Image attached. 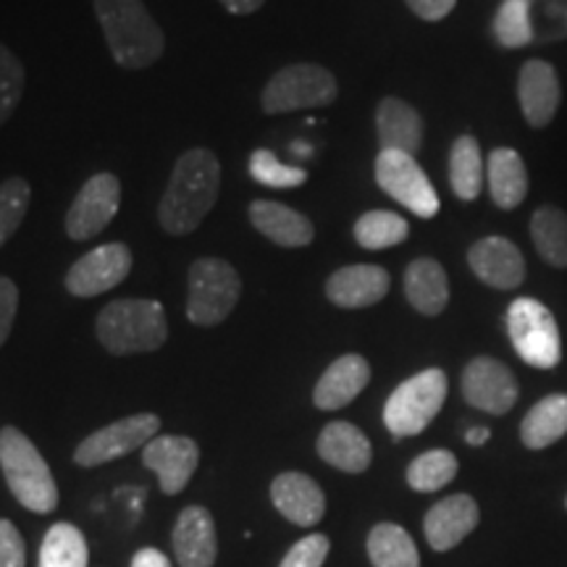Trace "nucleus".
<instances>
[{"mask_svg": "<svg viewBox=\"0 0 567 567\" xmlns=\"http://www.w3.org/2000/svg\"><path fill=\"white\" fill-rule=\"evenodd\" d=\"M486 182V161L481 155L478 140L471 134L455 140L450 151V187L463 203H473Z\"/></svg>", "mask_w": 567, "mask_h": 567, "instance_id": "28", "label": "nucleus"}, {"mask_svg": "<svg viewBox=\"0 0 567 567\" xmlns=\"http://www.w3.org/2000/svg\"><path fill=\"white\" fill-rule=\"evenodd\" d=\"M567 434V394H549L528 410L520 439L528 450H544Z\"/></svg>", "mask_w": 567, "mask_h": 567, "instance_id": "27", "label": "nucleus"}, {"mask_svg": "<svg viewBox=\"0 0 567 567\" xmlns=\"http://www.w3.org/2000/svg\"><path fill=\"white\" fill-rule=\"evenodd\" d=\"M111 59L124 69H147L166 51L158 21L142 0H92Z\"/></svg>", "mask_w": 567, "mask_h": 567, "instance_id": "2", "label": "nucleus"}, {"mask_svg": "<svg viewBox=\"0 0 567 567\" xmlns=\"http://www.w3.org/2000/svg\"><path fill=\"white\" fill-rule=\"evenodd\" d=\"M423 116L402 97L389 95L375 109V134H379L381 151H396L415 155L423 147Z\"/></svg>", "mask_w": 567, "mask_h": 567, "instance_id": "20", "label": "nucleus"}, {"mask_svg": "<svg viewBox=\"0 0 567 567\" xmlns=\"http://www.w3.org/2000/svg\"><path fill=\"white\" fill-rule=\"evenodd\" d=\"M457 457L450 450H431L417 455L408 467V484L410 488L421 494L439 492V488L450 484L457 476Z\"/></svg>", "mask_w": 567, "mask_h": 567, "instance_id": "33", "label": "nucleus"}, {"mask_svg": "<svg viewBox=\"0 0 567 567\" xmlns=\"http://www.w3.org/2000/svg\"><path fill=\"white\" fill-rule=\"evenodd\" d=\"M27 547L11 520H0V567H24Z\"/></svg>", "mask_w": 567, "mask_h": 567, "instance_id": "39", "label": "nucleus"}, {"mask_svg": "<svg viewBox=\"0 0 567 567\" xmlns=\"http://www.w3.org/2000/svg\"><path fill=\"white\" fill-rule=\"evenodd\" d=\"M368 557L373 567H421L415 542L405 528L394 523H379L368 536Z\"/></svg>", "mask_w": 567, "mask_h": 567, "instance_id": "30", "label": "nucleus"}, {"mask_svg": "<svg viewBox=\"0 0 567 567\" xmlns=\"http://www.w3.org/2000/svg\"><path fill=\"white\" fill-rule=\"evenodd\" d=\"M375 182L384 193L415 213L417 218H434L442 203H439V195L434 184L429 182V176L413 155L396 153V151H381L375 155Z\"/></svg>", "mask_w": 567, "mask_h": 567, "instance_id": "9", "label": "nucleus"}, {"mask_svg": "<svg viewBox=\"0 0 567 567\" xmlns=\"http://www.w3.org/2000/svg\"><path fill=\"white\" fill-rule=\"evenodd\" d=\"M446 373L439 368H429L410 375L394 389L392 396L384 405V425L389 434L396 439L417 436L421 431L429 429L446 400Z\"/></svg>", "mask_w": 567, "mask_h": 567, "instance_id": "7", "label": "nucleus"}, {"mask_svg": "<svg viewBox=\"0 0 567 567\" xmlns=\"http://www.w3.org/2000/svg\"><path fill=\"white\" fill-rule=\"evenodd\" d=\"M243 297V279L237 268L221 258H200L189 266L187 318L210 329L234 313Z\"/></svg>", "mask_w": 567, "mask_h": 567, "instance_id": "6", "label": "nucleus"}, {"mask_svg": "<svg viewBox=\"0 0 567 567\" xmlns=\"http://www.w3.org/2000/svg\"><path fill=\"white\" fill-rule=\"evenodd\" d=\"M247 216L255 229L279 247H308L316 239L313 221L284 203L255 200Z\"/></svg>", "mask_w": 567, "mask_h": 567, "instance_id": "23", "label": "nucleus"}, {"mask_svg": "<svg viewBox=\"0 0 567 567\" xmlns=\"http://www.w3.org/2000/svg\"><path fill=\"white\" fill-rule=\"evenodd\" d=\"M161 431V417L153 413H140L122 417V421L105 425V429L90 434L84 442L76 446L74 463L82 467H97L118 460L124 455H132L140 446L153 442Z\"/></svg>", "mask_w": 567, "mask_h": 567, "instance_id": "10", "label": "nucleus"}, {"mask_svg": "<svg viewBox=\"0 0 567 567\" xmlns=\"http://www.w3.org/2000/svg\"><path fill=\"white\" fill-rule=\"evenodd\" d=\"M486 184L496 208L513 210L528 195V168L513 147H496L486 158Z\"/></svg>", "mask_w": 567, "mask_h": 567, "instance_id": "25", "label": "nucleus"}, {"mask_svg": "<svg viewBox=\"0 0 567 567\" xmlns=\"http://www.w3.org/2000/svg\"><path fill=\"white\" fill-rule=\"evenodd\" d=\"M172 544L176 563L182 567H213L218 555V538L208 509L200 505L182 509Z\"/></svg>", "mask_w": 567, "mask_h": 567, "instance_id": "19", "label": "nucleus"}, {"mask_svg": "<svg viewBox=\"0 0 567 567\" xmlns=\"http://www.w3.org/2000/svg\"><path fill=\"white\" fill-rule=\"evenodd\" d=\"M19 310V287L9 276H0V347L11 337L13 321Z\"/></svg>", "mask_w": 567, "mask_h": 567, "instance_id": "40", "label": "nucleus"}, {"mask_svg": "<svg viewBox=\"0 0 567 567\" xmlns=\"http://www.w3.org/2000/svg\"><path fill=\"white\" fill-rule=\"evenodd\" d=\"M354 243L365 250H386L410 237V224L392 210H368L354 221Z\"/></svg>", "mask_w": 567, "mask_h": 567, "instance_id": "32", "label": "nucleus"}, {"mask_svg": "<svg viewBox=\"0 0 567 567\" xmlns=\"http://www.w3.org/2000/svg\"><path fill=\"white\" fill-rule=\"evenodd\" d=\"M559 101H563V87H559L555 66L538 59L523 63L517 74V103H520L523 118L534 130H544L555 122Z\"/></svg>", "mask_w": 567, "mask_h": 567, "instance_id": "15", "label": "nucleus"}, {"mask_svg": "<svg viewBox=\"0 0 567 567\" xmlns=\"http://www.w3.org/2000/svg\"><path fill=\"white\" fill-rule=\"evenodd\" d=\"M392 287V276L386 268L373 264H354L344 266L329 276L326 281V297L334 302L337 308L360 310L371 308L389 295Z\"/></svg>", "mask_w": 567, "mask_h": 567, "instance_id": "17", "label": "nucleus"}, {"mask_svg": "<svg viewBox=\"0 0 567 567\" xmlns=\"http://www.w3.org/2000/svg\"><path fill=\"white\" fill-rule=\"evenodd\" d=\"M467 266L486 287L502 289V292L520 287L526 281V260H523L517 245L509 243L507 237L478 239L467 250Z\"/></svg>", "mask_w": 567, "mask_h": 567, "instance_id": "16", "label": "nucleus"}, {"mask_svg": "<svg viewBox=\"0 0 567 567\" xmlns=\"http://www.w3.org/2000/svg\"><path fill=\"white\" fill-rule=\"evenodd\" d=\"M27 74L17 53L0 42V126H3L19 109L21 97H24Z\"/></svg>", "mask_w": 567, "mask_h": 567, "instance_id": "37", "label": "nucleus"}, {"mask_svg": "<svg viewBox=\"0 0 567 567\" xmlns=\"http://www.w3.org/2000/svg\"><path fill=\"white\" fill-rule=\"evenodd\" d=\"M339 84L337 76L318 63H292L268 80L260 105L268 116L292 111L326 109L337 101Z\"/></svg>", "mask_w": 567, "mask_h": 567, "instance_id": "8", "label": "nucleus"}, {"mask_svg": "<svg viewBox=\"0 0 567 567\" xmlns=\"http://www.w3.org/2000/svg\"><path fill=\"white\" fill-rule=\"evenodd\" d=\"M32 203V187L24 176L0 182V250L17 234Z\"/></svg>", "mask_w": 567, "mask_h": 567, "instance_id": "35", "label": "nucleus"}, {"mask_svg": "<svg viewBox=\"0 0 567 567\" xmlns=\"http://www.w3.org/2000/svg\"><path fill=\"white\" fill-rule=\"evenodd\" d=\"M494 38L507 51L526 48L534 40L530 27V3L528 0H502L499 11L494 17Z\"/></svg>", "mask_w": 567, "mask_h": 567, "instance_id": "34", "label": "nucleus"}, {"mask_svg": "<svg viewBox=\"0 0 567 567\" xmlns=\"http://www.w3.org/2000/svg\"><path fill=\"white\" fill-rule=\"evenodd\" d=\"M530 239L544 264L567 268V213L563 208L542 205L530 216Z\"/></svg>", "mask_w": 567, "mask_h": 567, "instance_id": "29", "label": "nucleus"}, {"mask_svg": "<svg viewBox=\"0 0 567 567\" xmlns=\"http://www.w3.org/2000/svg\"><path fill=\"white\" fill-rule=\"evenodd\" d=\"M132 567H172V563H168V557L163 555V551L147 547V549H140L137 555H134Z\"/></svg>", "mask_w": 567, "mask_h": 567, "instance_id": "42", "label": "nucleus"}, {"mask_svg": "<svg viewBox=\"0 0 567 567\" xmlns=\"http://www.w3.org/2000/svg\"><path fill=\"white\" fill-rule=\"evenodd\" d=\"M271 499L279 513L295 526H316L326 513V496L321 486L305 473H281L271 484Z\"/></svg>", "mask_w": 567, "mask_h": 567, "instance_id": "22", "label": "nucleus"}, {"mask_svg": "<svg viewBox=\"0 0 567 567\" xmlns=\"http://www.w3.org/2000/svg\"><path fill=\"white\" fill-rule=\"evenodd\" d=\"M221 195V163L208 147H193L174 163L172 179L158 205L163 231L184 237L193 234Z\"/></svg>", "mask_w": 567, "mask_h": 567, "instance_id": "1", "label": "nucleus"}, {"mask_svg": "<svg viewBox=\"0 0 567 567\" xmlns=\"http://www.w3.org/2000/svg\"><path fill=\"white\" fill-rule=\"evenodd\" d=\"M478 526V505L473 496L455 494L446 499L436 502L434 507L425 513L423 530L429 538L431 549L446 551L457 547L463 538Z\"/></svg>", "mask_w": 567, "mask_h": 567, "instance_id": "18", "label": "nucleus"}, {"mask_svg": "<svg viewBox=\"0 0 567 567\" xmlns=\"http://www.w3.org/2000/svg\"><path fill=\"white\" fill-rule=\"evenodd\" d=\"M463 396L481 413L505 415L517 402V381L499 360L473 358L463 371Z\"/></svg>", "mask_w": 567, "mask_h": 567, "instance_id": "13", "label": "nucleus"}, {"mask_svg": "<svg viewBox=\"0 0 567 567\" xmlns=\"http://www.w3.org/2000/svg\"><path fill=\"white\" fill-rule=\"evenodd\" d=\"M405 6L423 21H442L455 11L457 0H405Z\"/></svg>", "mask_w": 567, "mask_h": 567, "instance_id": "41", "label": "nucleus"}, {"mask_svg": "<svg viewBox=\"0 0 567 567\" xmlns=\"http://www.w3.org/2000/svg\"><path fill=\"white\" fill-rule=\"evenodd\" d=\"M122 205V182L109 172L90 176L66 213V234L74 243H87L109 229Z\"/></svg>", "mask_w": 567, "mask_h": 567, "instance_id": "11", "label": "nucleus"}, {"mask_svg": "<svg viewBox=\"0 0 567 567\" xmlns=\"http://www.w3.org/2000/svg\"><path fill=\"white\" fill-rule=\"evenodd\" d=\"M371 381V365L363 354H342L326 368L313 389V402L318 410H342L358 396Z\"/></svg>", "mask_w": 567, "mask_h": 567, "instance_id": "21", "label": "nucleus"}, {"mask_svg": "<svg viewBox=\"0 0 567 567\" xmlns=\"http://www.w3.org/2000/svg\"><path fill=\"white\" fill-rule=\"evenodd\" d=\"M0 471L19 505L38 515L59 507V486L32 439L13 425L0 429Z\"/></svg>", "mask_w": 567, "mask_h": 567, "instance_id": "4", "label": "nucleus"}, {"mask_svg": "<svg viewBox=\"0 0 567 567\" xmlns=\"http://www.w3.org/2000/svg\"><path fill=\"white\" fill-rule=\"evenodd\" d=\"M142 463L158 476L161 492L174 496L187 488L200 465V446L189 436H155L142 446Z\"/></svg>", "mask_w": 567, "mask_h": 567, "instance_id": "14", "label": "nucleus"}, {"mask_svg": "<svg viewBox=\"0 0 567 567\" xmlns=\"http://www.w3.org/2000/svg\"><path fill=\"white\" fill-rule=\"evenodd\" d=\"M405 297L421 316L444 313L450 302V279L434 258H417L405 271Z\"/></svg>", "mask_w": 567, "mask_h": 567, "instance_id": "26", "label": "nucleus"}, {"mask_svg": "<svg viewBox=\"0 0 567 567\" xmlns=\"http://www.w3.org/2000/svg\"><path fill=\"white\" fill-rule=\"evenodd\" d=\"M292 153H295V155H310L313 151H310L308 145H300V142H295V145H292Z\"/></svg>", "mask_w": 567, "mask_h": 567, "instance_id": "45", "label": "nucleus"}, {"mask_svg": "<svg viewBox=\"0 0 567 567\" xmlns=\"http://www.w3.org/2000/svg\"><path fill=\"white\" fill-rule=\"evenodd\" d=\"M250 176L258 184H264V187H271V189H295L308 182V172H305V168L281 163L271 151H266V147L252 151Z\"/></svg>", "mask_w": 567, "mask_h": 567, "instance_id": "36", "label": "nucleus"}, {"mask_svg": "<svg viewBox=\"0 0 567 567\" xmlns=\"http://www.w3.org/2000/svg\"><path fill=\"white\" fill-rule=\"evenodd\" d=\"M226 11L234 17H250V13L260 11L266 6V0H218Z\"/></svg>", "mask_w": 567, "mask_h": 567, "instance_id": "43", "label": "nucleus"}, {"mask_svg": "<svg viewBox=\"0 0 567 567\" xmlns=\"http://www.w3.org/2000/svg\"><path fill=\"white\" fill-rule=\"evenodd\" d=\"M488 436H492V434H488V429H484V425H481V429H471V431H467L465 442L471 444V446H481V444L488 442Z\"/></svg>", "mask_w": 567, "mask_h": 567, "instance_id": "44", "label": "nucleus"}, {"mask_svg": "<svg viewBox=\"0 0 567 567\" xmlns=\"http://www.w3.org/2000/svg\"><path fill=\"white\" fill-rule=\"evenodd\" d=\"M132 250L124 243L97 245L82 255L66 274V292L74 297H97L118 287L132 271Z\"/></svg>", "mask_w": 567, "mask_h": 567, "instance_id": "12", "label": "nucleus"}, {"mask_svg": "<svg viewBox=\"0 0 567 567\" xmlns=\"http://www.w3.org/2000/svg\"><path fill=\"white\" fill-rule=\"evenodd\" d=\"M97 342L111 354L155 352L166 344L168 321L166 310L155 300H113L105 305L95 321Z\"/></svg>", "mask_w": 567, "mask_h": 567, "instance_id": "3", "label": "nucleus"}, {"mask_svg": "<svg viewBox=\"0 0 567 567\" xmlns=\"http://www.w3.org/2000/svg\"><path fill=\"white\" fill-rule=\"evenodd\" d=\"M507 334L517 358L538 371H551L563 360V339L551 310L534 297H517L507 308Z\"/></svg>", "mask_w": 567, "mask_h": 567, "instance_id": "5", "label": "nucleus"}, {"mask_svg": "<svg viewBox=\"0 0 567 567\" xmlns=\"http://www.w3.org/2000/svg\"><path fill=\"white\" fill-rule=\"evenodd\" d=\"M331 542L323 534H310L300 538L292 549L287 551V557L281 559L279 567H321L329 557Z\"/></svg>", "mask_w": 567, "mask_h": 567, "instance_id": "38", "label": "nucleus"}, {"mask_svg": "<svg viewBox=\"0 0 567 567\" xmlns=\"http://www.w3.org/2000/svg\"><path fill=\"white\" fill-rule=\"evenodd\" d=\"M90 551L84 534L71 523H55L42 538L40 567H87Z\"/></svg>", "mask_w": 567, "mask_h": 567, "instance_id": "31", "label": "nucleus"}, {"mask_svg": "<svg viewBox=\"0 0 567 567\" xmlns=\"http://www.w3.org/2000/svg\"><path fill=\"white\" fill-rule=\"evenodd\" d=\"M565 505H567V499H565Z\"/></svg>", "mask_w": 567, "mask_h": 567, "instance_id": "46", "label": "nucleus"}, {"mask_svg": "<svg viewBox=\"0 0 567 567\" xmlns=\"http://www.w3.org/2000/svg\"><path fill=\"white\" fill-rule=\"evenodd\" d=\"M316 450L323 463H329L331 467L344 473H363L368 471V465H371L373 460V450L368 436L358 429V425L347 421H334L326 425L321 436H318Z\"/></svg>", "mask_w": 567, "mask_h": 567, "instance_id": "24", "label": "nucleus"}]
</instances>
